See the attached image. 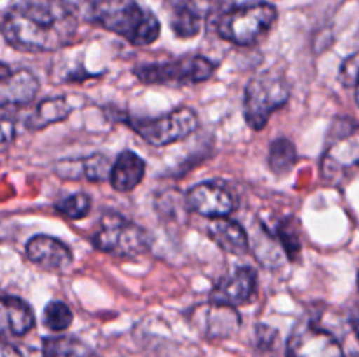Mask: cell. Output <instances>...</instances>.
Listing matches in <instances>:
<instances>
[{
	"label": "cell",
	"mask_w": 359,
	"mask_h": 357,
	"mask_svg": "<svg viewBox=\"0 0 359 357\" xmlns=\"http://www.w3.org/2000/svg\"><path fill=\"white\" fill-rule=\"evenodd\" d=\"M79 14L67 0H18L2 20V35L23 52H55L72 44Z\"/></svg>",
	"instance_id": "obj_1"
},
{
	"label": "cell",
	"mask_w": 359,
	"mask_h": 357,
	"mask_svg": "<svg viewBox=\"0 0 359 357\" xmlns=\"http://www.w3.org/2000/svg\"><path fill=\"white\" fill-rule=\"evenodd\" d=\"M90 18L133 46L153 44L161 31L160 20L137 0H93Z\"/></svg>",
	"instance_id": "obj_2"
},
{
	"label": "cell",
	"mask_w": 359,
	"mask_h": 357,
	"mask_svg": "<svg viewBox=\"0 0 359 357\" xmlns=\"http://www.w3.org/2000/svg\"><path fill=\"white\" fill-rule=\"evenodd\" d=\"M323 181L342 186L359 172V125L353 119H337L326 139L319 161Z\"/></svg>",
	"instance_id": "obj_3"
},
{
	"label": "cell",
	"mask_w": 359,
	"mask_h": 357,
	"mask_svg": "<svg viewBox=\"0 0 359 357\" xmlns=\"http://www.w3.org/2000/svg\"><path fill=\"white\" fill-rule=\"evenodd\" d=\"M291 88L283 72L276 69L263 70L245 86L244 118L249 128L263 130L270 115L287 104Z\"/></svg>",
	"instance_id": "obj_4"
},
{
	"label": "cell",
	"mask_w": 359,
	"mask_h": 357,
	"mask_svg": "<svg viewBox=\"0 0 359 357\" xmlns=\"http://www.w3.org/2000/svg\"><path fill=\"white\" fill-rule=\"evenodd\" d=\"M276 21L277 9L272 4H244L221 14L217 34L231 44L252 46L269 34Z\"/></svg>",
	"instance_id": "obj_5"
},
{
	"label": "cell",
	"mask_w": 359,
	"mask_h": 357,
	"mask_svg": "<svg viewBox=\"0 0 359 357\" xmlns=\"http://www.w3.org/2000/svg\"><path fill=\"white\" fill-rule=\"evenodd\" d=\"M91 241L97 251L121 259L139 258L151 247V238L144 227L114 212L102 217Z\"/></svg>",
	"instance_id": "obj_6"
},
{
	"label": "cell",
	"mask_w": 359,
	"mask_h": 357,
	"mask_svg": "<svg viewBox=\"0 0 359 357\" xmlns=\"http://www.w3.org/2000/svg\"><path fill=\"white\" fill-rule=\"evenodd\" d=\"M216 69V63L205 56H184L168 62L140 65L133 70V74L144 84L181 88L209 80Z\"/></svg>",
	"instance_id": "obj_7"
},
{
	"label": "cell",
	"mask_w": 359,
	"mask_h": 357,
	"mask_svg": "<svg viewBox=\"0 0 359 357\" xmlns=\"http://www.w3.org/2000/svg\"><path fill=\"white\" fill-rule=\"evenodd\" d=\"M128 126L154 147L170 146L198 128V115L189 107H177L154 119H128Z\"/></svg>",
	"instance_id": "obj_8"
},
{
	"label": "cell",
	"mask_w": 359,
	"mask_h": 357,
	"mask_svg": "<svg viewBox=\"0 0 359 357\" xmlns=\"http://www.w3.org/2000/svg\"><path fill=\"white\" fill-rule=\"evenodd\" d=\"M286 354L287 357H346L339 340L309 318L294 326Z\"/></svg>",
	"instance_id": "obj_9"
},
{
	"label": "cell",
	"mask_w": 359,
	"mask_h": 357,
	"mask_svg": "<svg viewBox=\"0 0 359 357\" xmlns=\"http://www.w3.org/2000/svg\"><path fill=\"white\" fill-rule=\"evenodd\" d=\"M189 322L195 326L196 331H200V335L209 340L230 338L242 326V318L237 308L217 303V301H210V303H203L193 308L189 314Z\"/></svg>",
	"instance_id": "obj_10"
},
{
	"label": "cell",
	"mask_w": 359,
	"mask_h": 357,
	"mask_svg": "<svg viewBox=\"0 0 359 357\" xmlns=\"http://www.w3.org/2000/svg\"><path fill=\"white\" fill-rule=\"evenodd\" d=\"M224 0H170V27L179 38H191L200 34L203 21Z\"/></svg>",
	"instance_id": "obj_11"
},
{
	"label": "cell",
	"mask_w": 359,
	"mask_h": 357,
	"mask_svg": "<svg viewBox=\"0 0 359 357\" xmlns=\"http://www.w3.org/2000/svg\"><path fill=\"white\" fill-rule=\"evenodd\" d=\"M186 202H188L189 210L209 219L228 217L235 210L233 196L226 188L216 182L196 184L195 188L189 189Z\"/></svg>",
	"instance_id": "obj_12"
},
{
	"label": "cell",
	"mask_w": 359,
	"mask_h": 357,
	"mask_svg": "<svg viewBox=\"0 0 359 357\" xmlns=\"http://www.w3.org/2000/svg\"><path fill=\"white\" fill-rule=\"evenodd\" d=\"M25 254L35 266L48 272H65L74 261L69 245L49 234H35L27 241Z\"/></svg>",
	"instance_id": "obj_13"
},
{
	"label": "cell",
	"mask_w": 359,
	"mask_h": 357,
	"mask_svg": "<svg viewBox=\"0 0 359 357\" xmlns=\"http://www.w3.org/2000/svg\"><path fill=\"white\" fill-rule=\"evenodd\" d=\"M256 289H258L256 272L249 266H241V268L233 270L230 275L221 279V282L214 287L210 301L237 308L248 304L255 298Z\"/></svg>",
	"instance_id": "obj_14"
},
{
	"label": "cell",
	"mask_w": 359,
	"mask_h": 357,
	"mask_svg": "<svg viewBox=\"0 0 359 357\" xmlns=\"http://www.w3.org/2000/svg\"><path fill=\"white\" fill-rule=\"evenodd\" d=\"M111 160L100 153L77 158V160L58 161L55 167V174L63 181L104 182L111 178Z\"/></svg>",
	"instance_id": "obj_15"
},
{
	"label": "cell",
	"mask_w": 359,
	"mask_h": 357,
	"mask_svg": "<svg viewBox=\"0 0 359 357\" xmlns=\"http://www.w3.org/2000/svg\"><path fill=\"white\" fill-rule=\"evenodd\" d=\"M39 80L30 70H14L13 76L0 80V111H14L34 102L39 93Z\"/></svg>",
	"instance_id": "obj_16"
},
{
	"label": "cell",
	"mask_w": 359,
	"mask_h": 357,
	"mask_svg": "<svg viewBox=\"0 0 359 357\" xmlns=\"http://www.w3.org/2000/svg\"><path fill=\"white\" fill-rule=\"evenodd\" d=\"M35 315L30 304L14 296H0V340L20 338L32 331Z\"/></svg>",
	"instance_id": "obj_17"
},
{
	"label": "cell",
	"mask_w": 359,
	"mask_h": 357,
	"mask_svg": "<svg viewBox=\"0 0 359 357\" xmlns=\"http://www.w3.org/2000/svg\"><path fill=\"white\" fill-rule=\"evenodd\" d=\"M207 234L210 240L221 248L233 255H242L249 251V234L248 231L228 217L212 219L207 226Z\"/></svg>",
	"instance_id": "obj_18"
},
{
	"label": "cell",
	"mask_w": 359,
	"mask_h": 357,
	"mask_svg": "<svg viewBox=\"0 0 359 357\" xmlns=\"http://www.w3.org/2000/svg\"><path fill=\"white\" fill-rule=\"evenodd\" d=\"M146 175V163L133 150H123L112 163L111 186L119 192H130L142 182Z\"/></svg>",
	"instance_id": "obj_19"
},
{
	"label": "cell",
	"mask_w": 359,
	"mask_h": 357,
	"mask_svg": "<svg viewBox=\"0 0 359 357\" xmlns=\"http://www.w3.org/2000/svg\"><path fill=\"white\" fill-rule=\"evenodd\" d=\"M70 112H72V105L69 104L65 97L46 98L32 111L25 125L28 130L37 132V130H44L46 126L63 121V119L69 118Z\"/></svg>",
	"instance_id": "obj_20"
},
{
	"label": "cell",
	"mask_w": 359,
	"mask_h": 357,
	"mask_svg": "<svg viewBox=\"0 0 359 357\" xmlns=\"http://www.w3.org/2000/svg\"><path fill=\"white\" fill-rule=\"evenodd\" d=\"M42 357H98L90 346L72 336H53L44 340Z\"/></svg>",
	"instance_id": "obj_21"
},
{
	"label": "cell",
	"mask_w": 359,
	"mask_h": 357,
	"mask_svg": "<svg viewBox=\"0 0 359 357\" xmlns=\"http://www.w3.org/2000/svg\"><path fill=\"white\" fill-rule=\"evenodd\" d=\"M298 161V153L294 144L290 139L273 140L269 153V167L276 175H286L294 168Z\"/></svg>",
	"instance_id": "obj_22"
},
{
	"label": "cell",
	"mask_w": 359,
	"mask_h": 357,
	"mask_svg": "<svg viewBox=\"0 0 359 357\" xmlns=\"http://www.w3.org/2000/svg\"><path fill=\"white\" fill-rule=\"evenodd\" d=\"M72 310L63 301H49L44 308V326L53 332L67 331L72 324Z\"/></svg>",
	"instance_id": "obj_23"
},
{
	"label": "cell",
	"mask_w": 359,
	"mask_h": 357,
	"mask_svg": "<svg viewBox=\"0 0 359 357\" xmlns=\"http://www.w3.org/2000/svg\"><path fill=\"white\" fill-rule=\"evenodd\" d=\"M55 209L69 219H83L91 210V198L86 192H74L55 203Z\"/></svg>",
	"instance_id": "obj_24"
},
{
	"label": "cell",
	"mask_w": 359,
	"mask_h": 357,
	"mask_svg": "<svg viewBox=\"0 0 359 357\" xmlns=\"http://www.w3.org/2000/svg\"><path fill=\"white\" fill-rule=\"evenodd\" d=\"M277 237H279V241L280 245H283L284 252L287 254V258H290L291 261H293V259H298L302 245L293 219H284L277 224Z\"/></svg>",
	"instance_id": "obj_25"
},
{
	"label": "cell",
	"mask_w": 359,
	"mask_h": 357,
	"mask_svg": "<svg viewBox=\"0 0 359 357\" xmlns=\"http://www.w3.org/2000/svg\"><path fill=\"white\" fill-rule=\"evenodd\" d=\"M16 139V125L9 115V111H0V154L11 147Z\"/></svg>",
	"instance_id": "obj_26"
},
{
	"label": "cell",
	"mask_w": 359,
	"mask_h": 357,
	"mask_svg": "<svg viewBox=\"0 0 359 357\" xmlns=\"http://www.w3.org/2000/svg\"><path fill=\"white\" fill-rule=\"evenodd\" d=\"M340 80H342L344 86L353 88L356 86L359 80V51L354 52L353 56L346 59L342 63V69H340Z\"/></svg>",
	"instance_id": "obj_27"
},
{
	"label": "cell",
	"mask_w": 359,
	"mask_h": 357,
	"mask_svg": "<svg viewBox=\"0 0 359 357\" xmlns=\"http://www.w3.org/2000/svg\"><path fill=\"white\" fill-rule=\"evenodd\" d=\"M0 357H25L20 350L7 342H0Z\"/></svg>",
	"instance_id": "obj_28"
},
{
	"label": "cell",
	"mask_w": 359,
	"mask_h": 357,
	"mask_svg": "<svg viewBox=\"0 0 359 357\" xmlns=\"http://www.w3.org/2000/svg\"><path fill=\"white\" fill-rule=\"evenodd\" d=\"M13 72H14V70L11 69L7 63L0 62V80H4V79H7L9 76H13Z\"/></svg>",
	"instance_id": "obj_29"
},
{
	"label": "cell",
	"mask_w": 359,
	"mask_h": 357,
	"mask_svg": "<svg viewBox=\"0 0 359 357\" xmlns=\"http://www.w3.org/2000/svg\"><path fill=\"white\" fill-rule=\"evenodd\" d=\"M351 324H353L354 332H356V336H358V340H359V307L356 308V310H354L353 317H351Z\"/></svg>",
	"instance_id": "obj_30"
},
{
	"label": "cell",
	"mask_w": 359,
	"mask_h": 357,
	"mask_svg": "<svg viewBox=\"0 0 359 357\" xmlns=\"http://www.w3.org/2000/svg\"><path fill=\"white\" fill-rule=\"evenodd\" d=\"M354 88H356V104H358V107H359V80H358V84Z\"/></svg>",
	"instance_id": "obj_31"
},
{
	"label": "cell",
	"mask_w": 359,
	"mask_h": 357,
	"mask_svg": "<svg viewBox=\"0 0 359 357\" xmlns=\"http://www.w3.org/2000/svg\"><path fill=\"white\" fill-rule=\"evenodd\" d=\"M358 289H359V273H358Z\"/></svg>",
	"instance_id": "obj_32"
},
{
	"label": "cell",
	"mask_w": 359,
	"mask_h": 357,
	"mask_svg": "<svg viewBox=\"0 0 359 357\" xmlns=\"http://www.w3.org/2000/svg\"><path fill=\"white\" fill-rule=\"evenodd\" d=\"M354 357H356V356H354Z\"/></svg>",
	"instance_id": "obj_33"
}]
</instances>
